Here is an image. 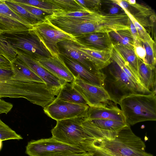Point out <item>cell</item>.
Returning a JSON list of instances; mask_svg holds the SVG:
<instances>
[{
	"label": "cell",
	"mask_w": 156,
	"mask_h": 156,
	"mask_svg": "<svg viewBox=\"0 0 156 156\" xmlns=\"http://www.w3.org/2000/svg\"><path fill=\"white\" fill-rule=\"evenodd\" d=\"M136 27L140 40L142 42L150 41L152 39L146 30L126 10L123 9Z\"/></svg>",
	"instance_id": "836d02e7"
},
{
	"label": "cell",
	"mask_w": 156,
	"mask_h": 156,
	"mask_svg": "<svg viewBox=\"0 0 156 156\" xmlns=\"http://www.w3.org/2000/svg\"><path fill=\"white\" fill-rule=\"evenodd\" d=\"M75 39L81 45L100 50H112L113 46L108 33H92L76 37Z\"/></svg>",
	"instance_id": "9a60e30c"
},
{
	"label": "cell",
	"mask_w": 156,
	"mask_h": 156,
	"mask_svg": "<svg viewBox=\"0 0 156 156\" xmlns=\"http://www.w3.org/2000/svg\"><path fill=\"white\" fill-rule=\"evenodd\" d=\"M1 99L0 98V101H1Z\"/></svg>",
	"instance_id": "ee69618b"
},
{
	"label": "cell",
	"mask_w": 156,
	"mask_h": 156,
	"mask_svg": "<svg viewBox=\"0 0 156 156\" xmlns=\"http://www.w3.org/2000/svg\"><path fill=\"white\" fill-rule=\"evenodd\" d=\"M146 52L144 62L152 68H156V43L152 39L150 41L142 42Z\"/></svg>",
	"instance_id": "83f0119b"
},
{
	"label": "cell",
	"mask_w": 156,
	"mask_h": 156,
	"mask_svg": "<svg viewBox=\"0 0 156 156\" xmlns=\"http://www.w3.org/2000/svg\"><path fill=\"white\" fill-rule=\"evenodd\" d=\"M126 10L145 29L153 27L156 15L151 7L136 3L134 5L129 4L127 9Z\"/></svg>",
	"instance_id": "e0dca14e"
},
{
	"label": "cell",
	"mask_w": 156,
	"mask_h": 156,
	"mask_svg": "<svg viewBox=\"0 0 156 156\" xmlns=\"http://www.w3.org/2000/svg\"><path fill=\"white\" fill-rule=\"evenodd\" d=\"M146 146L127 125L110 139L94 140L89 153L94 156H154L145 151Z\"/></svg>",
	"instance_id": "7a4b0ae2"
},
{
	"label": "cell",
	"mask_w": 156,
	"mask_h": 156,
	"mask_svg": "<svg viewBox=\"0 0 156 156\" xmlns=\"http://www.w3.org/2000/svg\"><path fill=\"white\" fill-rule=\"evenodd\" d=\"M78 43L80 49L89 57L90 61L98 70L104 68L111 63L112 49L110 50H100Z\"/></svg>",
	"instance_id": "ac0fdd59"
},
{
	"label": "cell",
	"mask_w": 156,
	"mask_h": 156,
	"mask_svg": "<svg viewBox=\"0 0 156 156\" xmlns=\"http://www.w3.org/2000/svg\"><path fill=\"white\" fill-rule=\"evenodd\" d=\"M5 4L18 16L33 26L43 20L33 15L20 6L13 0H4Z\"/></svg>",
	"instance_id": "cb8c5ba5"
},
{
	"label": "cell",
	"mask_w": 156,
	"mask_h": 156,
	"mask_svg": "<svg viewBox=\"0 0 156 156\" xmlns=\"http://www.w3.org/2000/svg\"><path fill=\"white\" fill-rule=\"evenodd\" d=\"M17 3L31 6L38 8L54 11L55 12L61 11L56 5L49 2L48 0H13Z\"/></svg>",
	"instance_id": "f546056e"
},
{
	"label": "cell",
	"mask_w": 156,
	"mask_h": 156,
	"mask_svg": "<svg viewBox=\"0 0 156 156\" xmlns=\"http://www.w3.org/2000/svg\"><path fill=\"white\" fill-rule=\"evenodd\" d=\"M129 30L134 40L140 39L137 31L134 24L129 18Z\"/></svg>",
	"instance_id": "f35d334b"
},
{
	"label": "cell",
	"mask_w": 156,
	"mask_h": 156,
	"mask_svg": "<svg viewBox=\"0 0 156 156\" xmlns=\"http://www.w3.org/2000/svg\"><path fill=\"white\" fill-rule=\"evenodd\" d=\"M71 83L82 95L89 107L107 105L112 102L108 93L103 87L87 83L78 76L75 77Z\"/></svg>",
	"instance_id": "8fae6325"
},
{
	"label": "cell",
	"mask_w": 156,
	"mask_h": 156,
	"mask_svg": "<svg viewBox=\"0 0 156 156\" xmlns=\"http://www.w3.org/2000/svg\"><path fill=\"white\" fill-rule=\"evenodd\" d=\"M59 55L75 77L78 76L87 83L103 87L104 76L101 72L100 73H93L74 59L62 55Z\"/></svg>",
	"instance_id": "5bb4252c"
},
{
	"label": "cell",
	"mask_w": 156,
	"mask_h": 156,
	"mask_svg": "<svg viewBox=\"0 0 156 156\" xmlns=\"http://www.w3.org/2000/svg\"><path fill=\"white\" fill-rule=\"evenodd\" d=\"M30 27L7 16L0 14V35L5 34H15L32 29Z\"/></svg>",
	"instance_id": "ffe728a7"
},
{
	"label": "cell",
	"mask_w": 156,
	"mask_h": 156,
	"mask_svg": "<svg viewBox=\"0 0 156 156\" xmlns=\"http://www.w3.org/2000/svg\"><path fill=\"white\" fill-rule=\"evenodd\" d=\"M56 98L71 103L87 105L83 97L73 87L71 83H65Z\"/></svg>",
	"instance_id": "7402d4cb"
},
{
	"label": "cell",
	"mask_w": 156,
	"mask_h": 156,
	"mask_svg": "<svg viewBox=\"0 0 156 156\" xmlns=\"http://www.w3.org/2000/svg\"><path fill=\"white\" fill-rule=\"evenodd\" d=\"M13 107V105L9 102L1 100L0 101V114H7Z\"/></svg>",
	"instance_id": "74e56055"
},
{
	"label": "cell",
	"mask_w": 156,
	"mask_h": 156,
	"mask_svg": "<svg viewBox=\"0 0 156 156\" xmlns=\"http://www.w3.org/2000/svg\"><path fill=\"white\" fill-rule=\"evenodd\" d=\"M35 58L41 66L60 80L69 83L74 81L75 76L60 55Z\"/></svg>",
	"instance_id": "4fadbf2b"
},
{
	"label": "cell",
	"mask_w": 156,
	"mask_h": 156,
	"mask_svg": "<svg viewBox=\"0 0 156 156\" xmlns=\"http://www.w3.org/2000/svg\"><path fill=\"white\" fill-rule=\"evenodd\" d=\"M92 155L91 154L86 152L82 153L74 154L68 153L56 155L52 156H90Z\"/></svg>",
	"instance_id": "ab89813d"
},
{
	"label": "cell",
	"mask_w": 156,
	"mask_h": 156,
	"mask_svg": "<svg viewBox=\"0 0 156 156\" xmlns=\"http://www.w3.org/2000/svg\"><path fill=\"white\" fill-rule=\"evenodd\" d=\"M15 51L17 53L16 58L39 77L45 83L48 89L57 96L66 82L41 66L35 58L32 56L23 52Z\"/></svg>",
	"instance_id": "30bf717a"
},
{
	"label": "cell",
	"mask_w": 156,
	"mask_h": 156,
	"mask_svg": "<svg viewBox=\"0 0 156 156\" xmlns=\"http://www.w3.org/2000/svg\"><path fill=\"white\" fill-rule=\"evenodd\" d=\"M20 6L23 7L34 16L43 20L45 17L52 14L54 11L41 9L37 7L27 5L16 2Z\"/></svg>",
	"instance_id": "d6a6232c"
},
{
	"label": "cell",
	"mask_w": 156,
	"mask_h": 156,
	"mask_svg": "<svg viewBox=\"0 0 156 156\" xmlns=\"http://www.w3.org/2000/svg\"></svg>",
	"instance_id": "f6af8a7d"
},
{
	"label": "cell",
	"mask_w": 156,
	"mask_h": 156,
	"mask_svg": "<svg viewBox=\"0 0 156 156\" xmlns=\"http://www.w3.org/2000/svg\"><path fill=\"white\" fill-rule=\"evenodd\" d=\"M113 46L122 56L128 67L141 84L138 72L137 58L134 48L120 44L115 45Z\"/></svg>",
	"instance_id": "44dd1931"
},
{
	"label": "cell",
	"mask_w": 156,
	"mask_h": 156,
	"mask_svg": "<svg viewBox=\"0 0 156 156\" xmlns=\"http://www.w3.org/2000/svg\"><path fill=\"white\" fill-rule=\"evenodd\" d=\"M22 139L21 136L17 134L0 119V139L3 141L9 140Z\"/></svg>",
	"instance_id": "1f68e13d"
},
{
	"label": "cell",
	"mask_w": 156,
	"mask_h": 156,
	"mask_svg": "<svg viewBox=\"0 0 156 156\" xmlns=\"http://www.w3.org/2000/svg\"><path fill=\"white\" fill-rule=\"evenodd\" d=\"M0 36L5 39L15 51L36 58L52 56L32 29L17 33L3 34Z\"/></svg>",
	"instance_id": "8992f818"
},
{
	"label": "cell",
	"mask_w": 156,
	"mask_h": 156,
	"mask_svg": "<svg viewBox=\"0 0 156 156\" xmlns=\"http://www.w3.org/2000/svg\"><path fill=\"white\" fill-rule=\"evenodd\" d=\"M3 97L23 98L44 108L54 95L44 83L24 80L9 63L0 64V98Z\"/></svg>",
	"instance_id": "6da1fadb"
},
{
	"label": "cell",
	"mask_w": 156,
	"mask_h": 156,
	"mask_svg": "<svg viewBox=\"0 0 156 156\" xmlns=\"http://www.w3.org/2000/svg\"><path fill=\"white\" fill-rule=\"evenodd\" d=\"M76 1L87 10L92 12H99L101 0H76Z\"/></svg>",
	"instance_id": "d590c367"
},
{
	"label": "cell",
	"mask_w": 156,
	"mask_h": 156,
	"mask_svg": "<svg viewBox=\"0 0 156 156\" xmlns=\"http://www.w3.org/2000/svg\"><path fill=\"white\" fill-rule=\"evenodd\" d=\"M26 153L29 156H52L68 154L86 152L78 148L58 141L52 137L32 140L28 143Z\"/></svg>",
	"instance_id": "52a82bcc"
},
{
	"label": "cell",
	"mask_w": 156,
	"mask_h": 156,
	"mask_svg": "<svg viewBox=\"0 0 156 156\" xmlns=\"http://www.w3.org/2000/svg\"><path fill=\"white\" fill-rule=\"evenodd\" d=\"M137 58L138 74L141 84L148 90L156 93V68H151L141 59L137 57Z\"/></svg>",
	"instance_id": "d6986e66"
},
{
	"label": "cell",
	"mask_w": 156,
	"mask_h": 156,
	"mask_svg": "<svg viewBox=\"0 0 156 156\" xmlns=\"http://www.w3.org/2000/svg\"><path fill=\"white\" fill-rule=\"evenodd\" d=\"M93 156V155H91V156Z\"/></svg>",
	"instance_id": "7bdbcfd3"
},
{
	"label": "cell",
	"mask_w": 156,
	"mask_h": 156,
	"mask_svg": "<svg viewBox=\"0 0 156 156\" xmlns=\"http://www.w3.org/2000/svg\"><path fill=\"white\" fill-rule=\"evenodd\" d=\"M48 0L64 12L89 11L79 4L76 0Z\"/></svg>",
	"instance_id": "4316f807"
},
{
	"label": "cell",
	"mask_w": 156,
	"mask_h": 156,
	"mask_svg": "<svg viewBox=\"0 0 156 156\" xmlns=\"http://www.w3.org/2000/svg\"><path fill=\"white\" fill-rule=\"evenodd\" d=\"M57 45L60 54L74 59L93 73H101L92 62L89 57L80 49L79 45L75 40H62L58 42Z\"/></svg>",
	"instance_id": "7c38bea8"
},
{
	"label": "cell",
	"mask_w": 156,
	"mask_h": 156,
	"mask_svg": "<svg viewBox=\"0 0 156 156\" xmlns=\"http://www.w3.org/2000/svg\"><path fill=\"white\" fill-rule=\"evenodd\" d=\"M32 30L52 56L59 55L58 42L66 40H75L74 37L56 28L45 20L33 26Z\"/></svg>",
	"instance_id": "ba28073f"
},
{
	"label": "cell",
	"mask_w": 156,
	"mask_h": 156,
	"mask_svg": "<svg viewBox=\"0 0 156 156\" xmlns=\"http://www.w3.org/2000/svg\"><path fill=\"white\" fill-rule=\"evenodd\" d=\"M110 119L125 122L122 111L113 102L107 105L89 106L86 119Z\"/></svg>",
	"instance_id": "2e32d148"
},
{
	"label": "cell",
	"mask_w": 156,
	"mask_h": 156,
	"mask_svg": "<svg viewBox=\"0 0 156 156\" xmlns=\"http://www.w3.org/2000/svg\"><path fill=\"white\" fill-rule=\"evenodd\" d=\"M89 106L66 101L56 98L44 108V113L56 121L76 118H87Z\"/></svg>",
	"instance_id": "9c48e42d"
},
{
	"label": "cell",
	"mask_w": 156,
	"mask_h": 156,
	"mask_svg": "<svg viewBox=\"0 0 156 156\" xmlns=\"http://www.w3.org/2000/svg\"><path fill=\"white\" fill-rule=\"evenodd\" d=\"M0 56H2L10 63L16 58L17 53L9 43L0 36Z\"/></svg>",
	"instance_id": "4dcf8cb0"
},
{
	"label": "cell",
	"mask_w": 156,
	"mask_h": 156,
	"mask_svg": "<svg viewBox=\"0 0 156 156\" xmlns=\"http://www.w3.org/2000/svg\"><path fill=\"white\" fill-rule=\"evenodd\" d=\"M88 120L92 125L99 129L110 132H117L127 125L123 122L110 119H97Z\"/></svg>",
	"instance_id": "484cf974"
},
{
	"label": "cell",
	"mask_w": 156,
	"mask_h": 156,
	"mask_svg": "<svg viewBox=\"0 0 156 156\" xmlns=\"http://www.w3.org/2000/svg\"><path fill=\"white\" fill-rule=\"evenodd\" d=\"M0 14L11 18L27 26L33 27L12 11L5 4L4 0H0Z\"/></svg>",
	"instance_id": "e575fe53"
},
{
	"label": "cell",
	"mask_w": 156,
	"mask_h": 156,
	"mask_svg": "<svg viewBox=\"0 0 156 156\" xmlns=\"http://www.w3.org/2000/svg\"><path fill=\"white\" fill-rule=\"evenodd\" d=\"M99 12L102 14L109 15L125 13L124 10L112 0H101Z\"/></svg>",
	"instance_id": "f1b7e54d"
},
{
	"label": "cell",
	"mask_w": 156,
	"mask_h": 156,
	"mask_svg": "<svg viewBox=\"0 0 156 156\" xmlns=\"http://www.w3.org/2000/svg\"><path fill=\"white\" fill-rule=\"evenodd\" d=\"M126 1L130 5H134L136 3V1L135 0H126Z\"/></svg>",
	"instance_id": "60d3db41"
},
{
	"label": "cell",
	"mask_w": 156,
	"mask_h": 156,
	"mask_svg": "<svg viewBox=\"0 0 156 156\" xmlns=\"http://www.w3.org/2000/svg\"><path fill=\"white\" fill-rule=\"evenodd\" d=\"M100 71L104 76L103 87L116 105L123 98L131 95L154 93L134 81L112 59L110 64Z\"/></svg>",
	"instance_id": "3957f363"
},
{
	"label": "cell",
	"mask_w": 156,
	"mask_h": 156,
	"mask_svg": "<svg viewBox=\"0 0 156 156\" xmlns=\"http://www.w3.org/2000/svg\"><path fill=\"white\" fill-rule=\"evenodd\" d=\"M11 63L13 69L24 80L44 83L30 68L16 58Z\"/></svg>",
	"instance_id": "d4e9b609"
},
{
	"label": "cell",
	"mask_w": 156,
	"mask_h": 156,
	"mask_svg": "<svg viewBox=\"0 0 156 156\" xmlns=\"http://www.w3.org/2000/svg\"><path fill=\"white\" fill-rule=\"evenodd\" d=\"M108 34L113 45L120 44L133 48L134 39L129 29L113 31Z\"/></svg>",
	"instance_id": "603a6c76"
},
{
	"label": "cell",
	"mask_w": 156,
	"mask_h": 156,
	"mask_svg": "<svg viewBox=\"0 0 156 156\" xmlns=\"http://www.w3.org/2000/svg\"><path fill=\"white\" fill-rule=\"evenodd\" d=\"M83 118H76L57 121L51 129L52 137L56 140L84 151H88L94 140L83 128Z\"/></svg>",
	"instance_id": "5b68a950"
},
{
	"label": "cell",
	"mask_w": 156,
	"mask_h": 156,
	"mask_svg": "<svg viewBox=\"0 0 156 156\" xmlns=\"http://www.w3.org/2000/svg\"><path fill=\"white\" fill-rule=\"evenodd\" d=\"M2 145V141L0 139V151L1 149Z\"/></svg>",
	"instance_id": "b9f144b4"
},
{
	"label": "cell",
	"mask_w": 156,
	"mask_h": 156,
	"mask_svg": "<svg viewBox=\"0 0 156 156\" xmlns=\"http://www.w3.org/2000/svg\"><path fill=\"white\" fill-rule=\"evenodd\" d=\"M119 105L128 125L156 120V93L131 95L122 99Z\"/></svg>",
	"instance_id": "277c9868"
},
{
	"label": "cell",
	"mask_w": 156,
	"mask_h": 156,
	"mask_svg": "<svg viewBox=\"0 0 156 156\" xmlns=\"http://www.w3.org/2000/svg\"><path fill=\"white\" fill-rule=\"evenodd\" d=\"M133 48L137 57L144 62L146 52L144 47L140 39L134 40Z\"/></svg>",
	"instance_id": "8d00e7d4"
}]
</instances>
